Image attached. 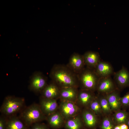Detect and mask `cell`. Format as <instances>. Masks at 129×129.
<instances>
[{"mask_svg":"<svg viewBox=\"0 0 129 129\" xmlns=\"http://www.w3.org/2000/svg\"><path fill=\"white\" fill-rule=\"evenodd\" d=\"M93 70L99 78L110 76L113 72V67L110 64L101 61Z\"/></svg>","mask_w":129,"mask_h":129,"instance_id":"8fae6325","label":"cell"},{"mask_svg":"<svg viewBox=\"0 0 129 129\" xmlns=\"http://www.w3.org/2000/svg\"><path fill=\"white\" fill-rule=\"evenodd\" d=\"M78 75L79 85L81 89L92 91L96 90L100 78L93 70L88 67L85 68Z\"/></svg>","mask_w":129,"mask_h":129,"instance_id":"3957f363","label":"cell"},{"mask_svg":"<svg viewBox=\"0 0 129 129\" xmlns=\"http://www.w3.org/2000/svg\"><path fill=\"white\" fill-rule=\"evenodd\" d=\"M121 129H128L127 125L125 124H120Z\"/></svg>","mask_w":129,"mask_h":129,"instance_id":"83f0119b","label":"cell"},{"mask_svg":"<svg viewBox=\"0 0 129 129\" xmlns=\"http://www.w3.org/2000/svg\"><path fill=\"white\" fill-rule=\"evenodd\" d=\"M101 95L102 96L99 98L102 112L106 114H110L112 111L106 96L105 95Z\"/></svg>","mask_w":129,"mask_h":129,"instance_id":"603a6c76","label":"cell"},{"mask_svg":"<svg viewBox=\"0 0 129 129\" xmlns=\"http://www.w3.org/2000/svg\"><path fill=\"white\" fill-rule=\"evenodd\" d=\"M49 76L52 81L60 88L67 87L77 88L79 85L78 74L67 65H54L51 70Z\"/></svg>","mask_w":129,"mask_h":129,"instance_id":"6da1fadb","label":"cell"},{"mask_svg":"<svg viewBox=\"0 0 129 129\" xmlns=\"http://www.w3.org/2000/svg\"><path fill=\"white\" fill-rule=\"evenodd\" d=\"M39 104L43 113L46 116L56 111L58 105L55 99L41 97Z\"/></svg>","mask_w":129,"mask_h":129,"instance_id":"9c48e42d","label":"cell"},{"mask_svg":"<svg viewBox=\"0 0 129 129\" xmlns=\"http://www.w3.org/2000/svg\"><path fill=\"white\" fill-rule=\"evenodd\" d=\"M126 124L128 127V129H129V118L127 121Z\"/></svg>","mask_w":129,"mask_h":129,"instance_id":"f546056e","label":"cell"},{"mask_svg":"<svg viewBox=\"0 0 129 129\" xmlns=\"http://www.w3.org/2000/svg\"><path fill=\"white\" fill-rule=\"evenodd\" d=\"M113 122L117 125L126 124L129 118V113L124 110H118L113 115Z\"/></svg>","mask_w":129,"mask_h":129,"instance_id":"44dd1931","label":"cell"},{"mask_svg":"<svg viewBox=\"0 0 129 129\" xmlns=\"http://www.w3.org/2000/svg\"><path fill=\"white\" fill-rule=\"evenodd\" d=\"M89 106L90 109L97 115L101 114L103 113L99 98L95 97Z\"/></svg>","mask_w":129,"mask_h":129,"instance_id":"7402d4cb","label":"cell"},{"mask_svg":"<svg viewBox=\"0 0 129 129\" xmlns=\"http://www.w3.org/2000/svg\"><path fill=\"white\" fill-rule=\"evenodd\" d=\"M97 116L90 109L84 110L82 116L86 126L90 129H92L95 127L98 122Z\"/></svg>","mask_w":129,"mask_h":129,"instance_id":"ac0fdd59","label":"cell"},{"mask_svg":"<svg viewBox=\"0 0 129 129\" xmlns=\"http://www.w3.org/2000/svg\"><path fill=\"white\" fill-rule=\"evenodd\" d=\"M85 65L83 55L74 53L70 56L67 66L73 72L78 74L85 68Z\"/></svg>","mask_w":129,"mask_h":129,"instance_id":"ba28073f","label":"cell"},{"mask_svg":"<svg viewBox=\"0 0 129 129\" xmlns=\"http://www.w3.org/2000/svg\"><path fill=\"white\" fill-rule=\"evenodd\" d=\"M8 119L1 116L0 117V129H7Z\"/></svg>","mask_w":129,"mask_h":129,"instance_id":"4316f807","label":"cell"},{"mask_svg":"<svg viewBox=\"0 0 129 129\" xmlns=\"http://www.w3.org/2000/svg\"><path fill=\"white\" fill-rule=\"evenodd\" d=\"M76 88L73 87L60 88L59 97L62 100L75 102L77 100L78 93Z\"/></svg>","mask_w":129,"mask_h":129,"instance_id":"4fadbf2b","label":"cell"},{"mask_svg":"<svg viewBox=\"0 0 129 129\" xmlns=\"http://www.w3.org/2000/svg\"><path fill=\"white\" fill-rule=\"evenodd\" d=\"M112 111L116 112L120 110L121 105L119 92L116 89L113 91L105 95Z\"/></svg>","mask_w":129,"mask_h":129,"instance_id":"9a60e30c","label":"cell"},{"mask_svg":"<svg viewBox=\"0 0 129 129\" xmlns=\"http://www.w3.org/2000/svg\"><path fill=\"white\" fill-rule=\"evenodd\" d=\"M47 78L39 71L34 72L30 79L29 88L33 92L41 93L47 85Z\"/></svg>","mask_w":129,"mask_h":129,"instance_id":"5b68a950","label":"cell"},{"mask_svg":"<svg viewBox=\"0 0 129 129\" xmlns=\"http://www.w3.org/2000/svg\"><path fill=\"white\" fill-rule=\"evenodd\" d=\"M60 88L52 81L47 84L41 92V97L48 99H54L59 96Z\"/></svg>","mask_w":129,"mask_h":129,"instance_id":"7c38bea8","label":"cell"},{"mask_svg":"<svg viewBox=\"0 0 129 129\" xmlns=\"http://www.w3.org/2000/svg\"><path fill=\"white\" fill-rule=\"evenodd\" d=\"M47 116L42 111L39 105L33 104L26 108L22 112L20 118L28 127L46 120Z\"/></svg>","mask_w":129,"mask_h":129,"instance_id":"7a4b0ae2","label":"cell"},{"mask_svg":"<svg viewBox=\"0 0 129 129\" xmlns=\"http://www.w3.org/2000/svg\"><path fill=\"white\" fill-rule=\"evenodd\" d=\"M113 129H121L120 124L117 125L114 127Z\"/></svg>","mask_w":129,"mask_h":129,"instance_id":"f1b7e54d","label":"cell"},{"mask_svg":"<svg viewBox=\"0 0 129 129\" xmlns=\"http://www.w3.org/2000/svg\"><path fill=\"white\" fill-rule=\"evenodd\" d=\"M85 65L91 69L95 68L100 61L99 54L97 52L88 51L83 55Z\"/></svg>","mask_w":129,"mask_h":129,"instance_id":"2e32d148","label":"cell"},{"mask_svg":"<svg viewBox=\"0 0 129 129\" xmlns=\"http://www.w3.org/2000/svg\"><path fill=\"white\" fill-rule=\"evenodd\" d=\"M116 89L114 82L109 76L100 78L96 90L99 94L106 95Z\"/></svg>","mask_w":129,"mask_h":129,"instance_id":"52a82bcc","label":"cell"},{"mask_svg":"<svg viewBox=\"0 0 129 129\" xmlns=\"http://www.w3.org/2000/svg\"><path fill=\"white\" fill-rule=\"evenodd\" d=\"M25 103L24 98L9 96L6 97L1 107L0 111L5 115H12L20 111Z\"/></svg>","mask_w":129,"mask_h":129,"instance_id":"277c9868","label":"cell"},{"mask_svg":"<svg viewBox=\"0 0 129 129\" xmlns=\"http://www.w3.org/2000/svg\"><path fill=\"white\" fill-rule=\"evenodd\" d=\"M46 120L48 126L54 129L61 128L64 126L65 122L60 113L56 111L47 116Z\"/></svg>","mask_w":129,"mask_h":129,"instance_id":"5bb4252c","label":"cell"},{"mask_svg":"<svg viewBox=\"0 0 129 129\" xmlns=\"http://www.w3.org/2000/svg\"><path fill=\"white\" fill-rule=\"evenodd\" d=\"M114 78L120 88L123 89L129 86V72L123 66L115 73Z\"/></svg>","mask_w":129,"mask_h":129,"instance_id":"30bf717a","label":"cell"},{"mask_svg":"<svg viewBox=\"0 0 129 129\" xmlns=\"http://www.w3.org/2000/svg\"><path fill=\"white\" fill-rule=\"evenodd\" d=\"M60 113L66 120L77 116L80 111L79 107L75 102L62 100L59 106Z\"/></svg>","mask_w":129,"mask_h":129,"instance_id":"8992f818","label":"cell"},{"mask_svg":"<svg viewBox=\"0 0 129 129\" xmlns=\"http://www.w3.org/2000/svg\"><path fill=\"white\" fill-rule=\"evenodd\" d=\"M29 129H49V126L45 124L38 122L33 124Z\"/></svg>","mask_w":129,"mask_h":129,"instance_id":"484cf974","label":"cell"},{"mask_svg":"<svg viewBox=\"0 0 129 129\" xmlns=\"http://www.w3.org/2000/svg\"><path fill=\"white\" fill-rule=\"evenodd\" d=\"M20 118L12 116L8 119L7 129H29Z\"/></svg>","mask_w":129,"mask_h":129,"instance_id":"d6986e66","label":"cell"},{"mask_svg":"<svg viewBox=\"0 0 129 129\" xmlns=\"http://www.w3.org/2000/svg\"><path fill=\"white\" fill-rule=\"evenodd\" d=\"M93 91L81 89L78 92L77 100L82 106H89L91 102L95 97Z\"/></svg>","mask_w":129,"mask_h":129,"instance_id":"e0dca14e","label":"cell"},{"mask_svg":"<svg viewBox=\"0 0 129 129\" xmlns=\"http://www.w3.org/2000/svg\"><path fill=\"white\" fill-rule=\"evenodd\" d=\"M83 125L81 119L76 116L66 120L64 126L66 129H82Z\"/></svg>","mask_w":129,"mask_h":129,"instance_id":"ffe728a7","label":"cell"},{"mask_svg":"<svg viewBox=\"0 0 129 129\" xmlns=\"http://www.w3.org/2000/svg\"><path fill=\"white\" fill-rule=\"evenodd\" d=\"M120 102L122 106L125 108L129 107V92L123 97H121Z\"/></svg>","mask_w":129,"mask_h":129,"instance_id":"d4e9b609","label":"cell"},{"mask_svg":"<svg viewBox=\"0 0 129 129\" xmlns=\"http://www.w3.org/2000/svg\"><path fill=\"white\" fill-rule=\"evenodd\" d=\"M100 126L101 129H113V121L109 117H105L102 121Z\"/></svg>","mask_w":129,"mask_h":129,"instance_id":"cb8c5ba5","label":"cell"}]
</instances>
